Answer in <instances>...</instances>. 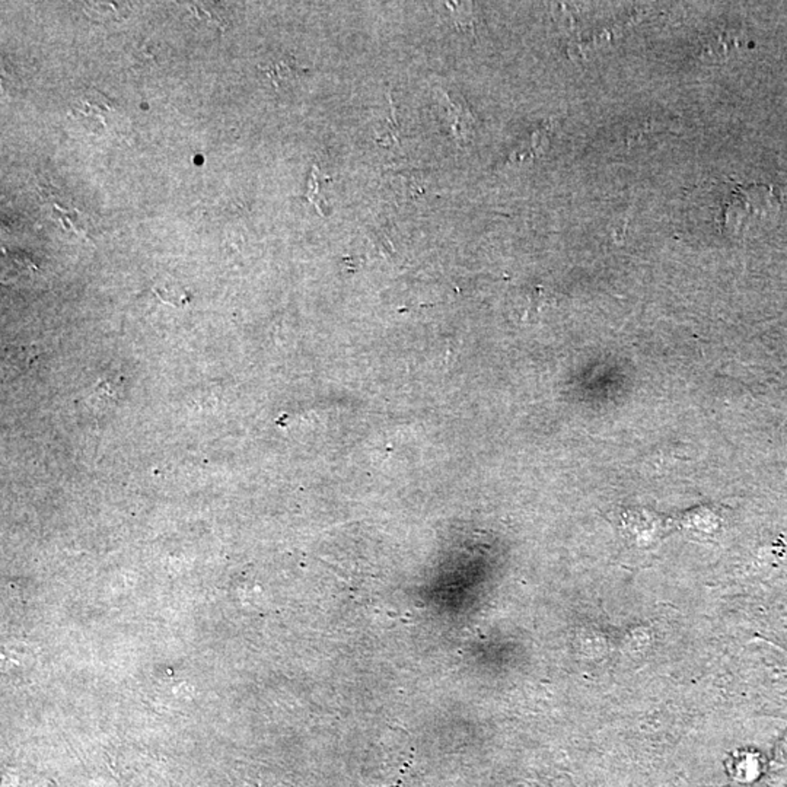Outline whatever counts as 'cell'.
Returning <instances> with one entry per match:
<instances>
[{"label":"cell","mask_w":787,"mask_h":787,"mask_svg":"<svg viewBox=\"0 0 787 787\" xmlns=\"http://www.w3.org/2000/svg\"><path fill=\"white\" fill-rule=\"evenodd\" d=\"M446 103H448V104H446L448 113H449V116L452 114V118H453L452 129H453V131H455V136H462V138H465V136H466L465 130L473 127V121H474L473 114L470 113V109L466 108V105H465L464 101L460 103V104H457V103L451 101L449 98H448Z\"/></svg>","instance_id":"6da1fadb"},{"label":"cell","mask_w":787,"mask_h":787,"mask_svg":"<svg viewBox=\"0 0 787 787\" xmlns=\"http://www.w3.org/2000/svg\"><path fill=\"white\" fill-rule=\"evenodd\" d=\"M267 72L268 78H272L273 82L276 85H279V82L281 80H288L289 78L294 76V73L299 70L298 65L294 63L292 58H285V60H279L276 63H272L268 67L264 69Z\"/></svg>","instance_id":"7a4b0ae2"}]
</instances>
